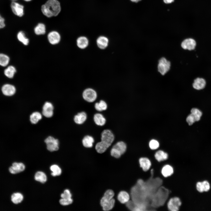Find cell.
I'll return each instance as SVG.
<instances>
[{
  "mask_svg": "<svg viewBox=\"0 0 211 211\" xmlns=\"http://www.w3.org/2000/svg\"><path fill=\"white\" fill-rule=\"evenodd\" d=\"M47 149L50 152L56 151L59 149V142L57 139L51 136H49L45 140Z\"/></svg>",
  "mask_w": 211,
  "mask_h": 211,
  "instance_id": "52a82bcc",
  "label": "cell"
},
{
  "mask_svg": "<svg viewBox=\"0 0 211 211\" xmlns=\"http://www.w3.org/2000/svg\"><path fill=\"white\" fill-rule=\"evenodd\" d=\"M127 145L124 142L120 141L117 142L112 148L110 154L112 156L118 158L125 152Z\"/></svg>",
  "mask_w": 211,
  "mask_h": 211,
  "instance_id": "277c9868",
  "label": "cell"
},
{
  "mask_svg": "<svg viewBox=\"0 0 211 211\" xmlns=\"http://www.w3.org/2000/svg\"><path fill=\"white\" fill-rule=\"evenodd\" d=\"M206 84V81L203 79L198 78L194 80L193 86L194 89L199 90L203 89Z\"/></svg>",
  "mask_w": 211,
  "mask_h": 211,
  "instance_id": "e0dca14e",
  "label": "cell"
},
{
  "mask_svg": "<svg viewBox=\"0 0 211 211\" xmlns=\"http://www.w3.org/2000/svg\"><path fill=\"white\" fill-rule=\"evenodd\" d=\"M173 167L169 164L164 165L162 168L161 173L163 176L166 178L171 176L173 173Z\"/></svg>",
  "mask_w": 211,
  "mask_h": 211,
  "instance_id": "ac0fdd59",
  "label": "cell"
},
{
  "mask_svg": "<svg viewBox=\"0 0 211 211\" xmlns=\"http://www.w3.org/2000/svg\"><path fill=\"white\" fill-rule=\"evenodd\" d=\"M34 178L36 181L41 183H45L47 180L46 175L43 172L41 171H38L35 173Z\"/></svg>",
  "mask_w": 211,
  "mask_h": 211,
  "instance_id": "d4e9b609",
  "label": "cell"
},
{
  "mask_svg": "<svg viewBox=\"0 0 211 211\" xmlns=\"http://www.w3.org/2000/svg\"><path fill=\"white\" fill-rule=\"evenodd\" d=\"M54 107L50 102H46L42 108V113L43 115L47 118H50L53 115Z\"/></svg>",
  "mask_w": 211,
  "mask_h": 211,
  "instance_id": "30bf717a",
  "label": "cell"
},
{
  "mask_svg": "<svg viewBox=\"0 0 211 211\" xmlns=\"http://www.w3.org/2000/svg\"><path fill=\"white\" fill-rule=\"evenodd\" d=\"M82 96L83 98L89 102H94L97 97L96 91L91 88H88L85 90L83 92Z\"/></svg>",
  "mask_w": 211,
  "mask_h": 211,
  "instance_id": "ba28073f",
  "label": "cell"
},
{
  "mask_svg": "<svg viewBox=\"0 0 211 211\" xmlns=\"http://www.w3.org/2000/svg\"><path fill=\"white\" fill-rule=\"evenodd\" d=\"M9 60V58L8 56L4 54H0V65L6 66L8 64Z\"/></svg>",
  "mask_w": 211,
  "mask_h": 211,
  "instance_id": "836d02e7",
  "label": "cell"
},
{
  "mask_svg": "<svg viewBox=\"0 0 211 211\" xmlns=\"http://www.w3.org/2000/svg\"><path fill=\"white\" fill-rule=\"evenodd\" d=\"M164 2L166 4H169L173 2L174 0H163Z\"/></svg>",
  "mask_w": 211,
  "mask_h": 211,
  "instance_id": "b9f144b4",
  "label": "cell"
},
{
  "mask_svg": "<svg viewBox=\"0 0 211 211\" xmlns=\"http://www.w3.org/2000/svg\"><path fill=\"white\" fill-rule=\"evenodd\" d=\"M97 44L98 47L101 49L105 48L108 46V40L104 36L99 37L97 40Z\"/></svg>",
  "mask_w": 211,
  "mask_h": 211,
  "instance_id": "7402d4cb",
  "label": "cell"
},
{
  "mask_svg": "<svg viewBox=\"0 0 211 211\" xmlns=\"http://www.w3.org/2000/svg\"><path fill=\"white\" fill-rule=\"evenodd\" d=\"M149 146L151 150H156L159 148L160 147V144L157 140L154 139H152L149 142Z\"/></svg>",
  "mask_w": 211,
  "mask_h": 211,
  "instance_id": "e575fe53",
  "label": "cell"
},
{
  "mask_svg": "<svg viewBox=\"0 0 211 211\" xmlns=\"http://www.w3.org/2000/svg\"><path fill=\"white\" fill-rule=\"evenodd\" d=\"M11 7L13 12L16 15L19 17L23 15L24 7L23 5L13 1L11 4Z\"/></svg>",
  "mask_w": 211,
  "mask_h": 211,
  "instance_id": "8fae6325",
  "label": "cell"
},
{
  "mask_svg": "<svg viewBox=\"0 0 211 211\" xmlns=\"http://www.w3.org/2000/svg\"><path fill=\"white\" fill-rule=\"evenodd\" d=\"M47 38L49 42L52 45L57 44L60 40V35L56 31L50 32L48 35Z\"/></svg>",
  "mask_w": 211,
  "mask_h": 211,
  "instance_id": "9a60e30c",
  "label": "cell"
},
{
  "mask_svg": "<svg viewBox=\"0 0 211 211\" xmlns=\"http://www.w3.org/2000/svg\"><path fill=\"white\" fill-rule=\"evenodd\" d=\"M191 114L194 117L195 121L199 120L202 115V112L198 108H193L191 110Z\"/></svg>",
  "mask_w": 211,
  "mask_h": 211,
  "instance_id": "d6a6232c",
  "label": "cell"
},
{
  "mask_svg": "<svg viewBox=\"0 0 211 211\" xmlns=\"http://www.w3.org/2000/svg\"><path fill=\"white\" fill-rule=\"evenodd\" d=\"M117 198L118 200L122 204L126 203L130 199V196L128 193L124 191L120 192Z\"/></svg>",
  "mask_w": 211,
  "mask_h": 211,
  "instance_id": "44dd1931",
  "label": "cell"
},
{
  "mask_svg": "<svg viewBox=\"0 0 211 211\" xmlns=\"http://www.w3.org/2000/svg\"><path fill=\"white\" fill-rule=\"evenodd\" d=\"M42 118V116L40 113L38 112L33 113L30 116V120L32 123L35 124Z\"/></svg>",
  "mask_w": 211,
  "mask_h": 211,
  "instance_id": "4316f807",
  "label": "cell"
},
{
  "mask_svg": "<svg viewBox=\"0 0 211 211\" xmlns=\"http://www.w3.org/2000/svg\"><path fill=\"white\" fill-rule=\"evenodd\" d=\"M94 141V139L92 136L87 135L84 137L82 140V142L84 147L86 148H91L93 146Z\"/></svg>",
  "mask_w": 211,
  "mask_h": 211,
  "instance_id": "603a6c76",
  "label": "cell"
},
{
  "mask_svg": "<svg viewBox=\"0 0 211 211\" xmlns=\"http://www.w3.org/2000/svg\"><path fill=\"white\" fill-rule=\"evenodd\" d=\"M196 188L197 190L199 192L202 193L203 191L202 182H197L196 185Z\"/></svg>",
  "mask_w": 211,
  "mask_h": 211,
  "instance_id": "ab89813d",
  "label": "cell"
},
{
  "mask_svg": "<svg viewBox=\"0 0 211 211\" xmlns=\"http://www.w3.org/2000/svg\"><path fill=\"white\" fill-rule=\"evenodd\" d=\"M23 196L22 194L19 193L13 194L11 196V200L12 202L15 204L21 203L23 200Z\"/></svg>",
  "mask_w": 211,
  "mask_h": 211,
  "instance_id": "484cf974",
  "label": "cell"
},
{
  "mask_svg": "<svg viewBox=\"0 0 211 211\" xmlns=\"http://www.w3.org/2000/svg\"><path fill=\"white\" fill-rule=\"evenodd\" d=\"M114 195V192L111 190H107L105 192L100 202L104 210H110L113 208L115 203V200L113 198Z\"/></svg>",
  "mask_w": 211,
  "mask_h": 211,
  "instance_id": "3957f363",
  "label": "cell"
},
{
  "mask_svg": "<svg viewBox=\"0 0 211 211\" xmlns=\"http://www.w3.org/2000/svg\"><path fill=\"white\" fill-rule=\"evenodd\" d=\"M87 119V115L84 112H82L78 113L75 115L74 118V122L78 124H83Z\"/></svg>",
  "mask_w": 211,
  "mask_h": 211,
  "instance_id": "d6986e66",
  "label": "cell"
},
{
  "mask_svg": "<svg viewBox=\"0 0 211 211\" xmlns=\"http://www.w3.org/2000/svg\"><path fill=\"white\" fill-rule=\"evenodd\" d=\"M181 203V202L178 197L175 196L171 198L167 203L168 210L179 211Z\"/></svg>",
  "mask_w": 211,
  "mask_h": 211,
  "instance_id": "8992f818",
  "label": "cell"
},
{
  "mask_svg": "<svg viewBox=\"0 0 211 211\" xmlns=\"http://www.w3.org/2000/svg\"><path fill=\"white\" fill-rule=\"evenodd\" d=\"M1 90L4 95L10 96L14 95L16 91L15 87L10 84H6L3 86Z\"/></svg>",
  "mask_w": 211,
  "mask_h": 211,
  "instance_id": "5bb4252c",
  "label": "cell"
},
{
  "mask_svg": "<svg viewBox=\"0 0 211 211\" xmlns=\"http://www.w3.org/2000/svg\"><path fill=\"white\" fill-rule=\"evenodd\" d=\"M60 204L63 206H66L72 204L73 202V200L72 198L64 199L62 198L59 201Z\"/></svg>",
  "mask_w": 211,
  "mask_h": 211,
  "instance_id": "d590c367",
  "label": "cell"
},
{
  "mask_svg": "<svg viewBox=\"0 0 211 211\" xmlns=\"http://www.w3.org/2000/svg\"><path fill=\"white\" fill-rule=\"evenodd\" d=\"M24 0L25 1H31V0Z\"/></svg>",
  "mask_w": 211,
  "mask_h": 211,
  "instance_id": "ee69618b",
  "label": "cell"
},
{
  "mask_svg": "<svg viewBox=\"0 0 211 211\" xmlns=\"http://www.w3.org/2000/svg\"><path fill=\"white\" fill-rule=\"evenodd\" d=\"M50 169L52 172L51 175L53 176H55L60 175L62 173L61 169L59 166L56 164L52 165L50 168Z\"/></svg>",
  "mask_w": 211,
  "mask_h": 211,
  "instance_id": "f546056e",
  "label": "cell"
},
{
  "mask_svg": "<svg viewBox=\"0 0 211 211\" xmlns=\"http://www.w3.org/2000/svg\"><path fill=\"white\" fill-rule=\"evenodd\" d=\"M101 141L97 143L95 149L99 153L104 152L111 144L114 139V136L111 130H103L101 134Z\"/></svg>",
  "mask_w": 211,
  "mask_h": 211,
  "instance_id": "6da1fadb",
  "label": "cell"
},
{
  "mask_svg": "<svg viewBox=\"0 0 211 211\" xmlns=\"http://www.w3.org/2000/svg\"><path fill=\"white\" fill-rule=\"evenodd\" d=\"M72 195L70 191L68 189L65 190L62 193L61 195V197L62 198L70 199L72 198Z\"/></svg>",
  "mask_w": 211,
  "mask_h": 211,
  "instance_id": "8d00e7d4",
  "label": "cell"
},
{
  "mask_svg": "<svg viewBox=\"0 0 211 211\" xmlns=\"http://www.w3.org/2000/svg\"><path fill=\"white\" fill-rule=\"evenodd\" d=\"M186 120L189 125H192L195 121L194 117L191 113L187 116Z\"/></svg>",
  "mask_w": 211,
  "mask_h": 211,
  "instance_id": "74e56055",
  "label": "cell"
},
{
  "mask_svg": "<svg viewBox=\"0 0 211 211\" xmlns=\"http://www.w3.org/2000/svg\"><path fill=\"white\" fill-rule=\"evenodd\" d=\"M89 41L87 38L84 36L79 37L77 40V44L78 46L81 49H84L87 47L88 45Z\"/></svg>",
  "mask_w": 211,
  "mask_h": 211,
  "instance_id": "cb8c5ba5",
  "label": "cell"
},
{
  "mask_svg": "<svg viewBox=\"0 0 211 211\" xmlns=\"http://www.w3.org/2000/svg\"><path fill=\"white\" fill-rule=\"evenodd\" d=\"M4 19L0 15V28H4L5 26Z\"/></svg>",
  "mask_w": 211,
  "mask_h": 211,
  "instance_id": "60d3db41",
  "label": "cell"
},
{
  "mask_svg": "<svg viewBox=\"0 0 211 211\" xmlns=\"http://www.w3.org/2000/svg\"><path fill=\"white\" fill-rule=\"evenodd\" d=\"M155 159L159 162L165 161L167 159L168 154L164 151L161 149L156 151L154 154Z\"/></svg>",
  "mask_w": 211,
  "mask_h": 211,
  "instance_id": "2e32d148",
  "label": "cell"
},
{
  "mask_svg": "<svg viewBox=\"0 0 211 211\" xmlns=\"http://www.w3.org/2000/svg\"><path fill=\"white\" fill-rule=\"evenodd\" d=\"M25 169L24 164L22 163L14 162L9 168V171L12 174H17L23 171Z\"/></svg>",
  "mask_w": 211,
  "mask_h": 211,
  "instance_id": "7c38bea8",
  "label": "cell"
},
{
  "mask_svg": "<svg viewBox=\"0 0 211 211\" xmlns=\"http://www.w3.org/2000/svg\"><path fill=\"white\" fill-rule=\"evenodd\" d=\"M13 0V1H15V0Z\"/></svg>",
  "mask_w": 211,
  "mask_h": 211,
  "instance_id": "f6af8a7d",
  "label": "cell"
},
{
  "mask_svg": "<svg viewBox=\"0 0 211 211\" xmlns=\"http://www.w3.org/2000/svg\"><path fill=\"white\" fill-rule=\"evenodd\" d=\"M130 0L133 2L137 3L139 1H141V0Z\"/></svg>",
  "mask_w": 211,
  "mask_h": 211,
  "instance_id": "7bdbcfd3",
  "label": "cell"
},
{
  "mask_svg": "<svg viewBox=\"0 0 211 211\" xmlns=\"http://www.w3.org/2000/svg\"><path fill=\"white\" fill-rule=\"evenodd\" d=\"M196 45L195 40L191 38H187L181 42V47L184 50H192L195 49Z\"/></svg>",
  "mask_w": 211,
  "mask_h": 211,
  "instance_id": "9c48e42d",
  "label": "cell"
},
{
  "mask_svg": "<svg viewBox=\"0 0 211 211\" xmlns=\"http://www.w3.org/2000/svg\"><path fill=\"white\" fill-rule=\"evenodd\" d=\"M94 121L97 125L102 126L106 122V119L103 115L99 113L95 114L93 117Z\"/></svg>",
  "mask_w": 211,
  "mask_h": 211,
  "instance_id": "ffe728a7",
  "label": "cell"
},
{
  "mask_svg": "<svg viewBox=\"0 0 211 211\" xmlns=\"http://www.w3.org/2000/svg\"><path fill=\"white\" fill-rule=\"evenodd\" d=\"M94 106L96 109L99 111L106 110L107 108V103L103 100H101L99 102L96 103Z\"/></svg>",
  "mask_w": 211,
  "mask_h": 211,
  "instance_id": "f1b7e54d",
  "label": "cell"
},
{
  "mask_svg": "<svg viewBox=\"0 0 211 211\" xmlns=\"http://www.w3.org/2000/svg\"><path fill=\"white\" fill-rule=\"evenodd\" d=\"M35 33L37 35L44 34L45 33V27L43 23H39L35 28Z\"/></svg>",
  "mask_w": 211,
  "mask_h": 211,
  "instance_id": "4dcf8cb0",
  "label": "cell"
},
{
  "mask_svg": "<svg viewBox=\"0 0 211 211\" xmlns=\"http://www.w3.org/2000/svg\"><path fill=\"white\" fill-rule=\"evenodd\" d=\"M139 166L144 171L149 170L151 166V162L149 159L146 157H141L139 160Z\"/></svg>",
  "mask_w": 211,
  "mask_h": 211,
  "instance_id": "4fadbf2b",
  "label": "cell"
},
{
  "mask_svg": "<svg viewBox=\"0 0 211 211\" xmlns=\"http://www.w3.org/2000/svg\"><path fill=\"white\" fill-rule=\"evenodd\" d=\"M171 66L170 62L165 57H162L159 61L158 71L161 75H164L170 70Z\"/></svg>",
  "mask_w": 211,
  "mask_h": 211,
  "instance_id": "5b68a950",
  "label": "cell"
},
{
  "mask_svg": "<svg viewBox=\"0 0 211 211\" xmlns=\"http://www.w3.org/2000/svg\"><path fill=\"white\" fill-rule=\"evenodd\" d=\"M16 72L15 68L12 66H10L4 70V73L7 77L12 78L13 77Z\"/></svg>",
  "mask_w": 211,
  "mask_h": 211,
  "instance_id": "83f0119b",
  "label": "cell"
},
{
  "mask_svg": "<svg viewBox=\"0 0 211 211\" xmlns=\"http://www.w3.org/2000/svg\"><path fill=\"white\" fill-rule=\"evenodd\" d=\"M17 37L18 40L25 45L28 44L29 39L25 36L24 33L22 31H20L17 34Z\"/></svg>",
  "mask_w": 211,
  "mask_h": 211,
  "instance_id": "1f68e13d",
  "label": "cell"
},
{
  "mask_svg": "<svg viewBox=\"0 0 211 211\" xmlns=\"http://www.w3.org/2000/svg\"><path fill=\"white\" fill-rule=\"evenodd\" d=\"M61 9L60 4L57 0H48L41 7L42 12L48 17L57 16Z\"/></svg>",
  "mask_w": 211,
  "mask_h": 211,
  "instance_id": "7a4b0ae2",
  "label": "cell"
},
{
  "mask_svg": "<svg viewBox=\"0 0 211 211\" xmlns=\"http://www.w3.org/2000/svg\"><path fill=\"white\" fill-rule=\"evenodd\" d=\"M203 191H207L210 188V185L207 181H204L202 182Z\"/></svg>",
  "mask_w": 211,
  "mask_h": 211,
  "instance_id": "f35d334b",
  "label": "cell"
}]
</instances>
